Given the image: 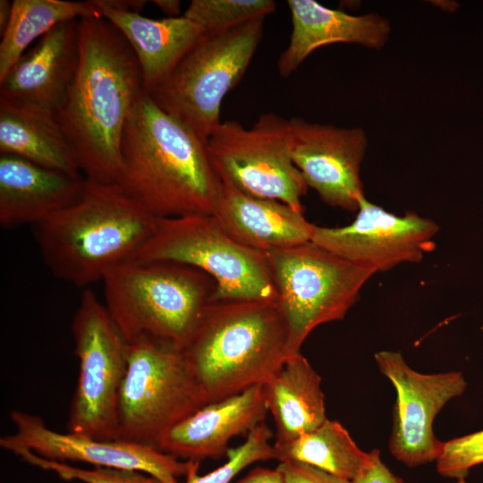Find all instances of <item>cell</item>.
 <instances>
[{"label": "cell", "instance_id": "cell-1", "mask_svg": "<svg viewBox=\"0 0 483 483\" xmlns=\"http://www.w3.org/2000/svg\"><path fill=\"white\" fill-rule=\"evenodd\" d=\"M79 61L55 111L82 175L115 183L128 117L144 91L136 55L123 36L101 16L79 19Z\"/></svg>", "mask_w": 483, "mask_h": 483}, {"label": "cell", "instance_id": "cell-2", "mask_svg": "<svg viewBox=\"0 0 483 483\" xmlns=\"http://www.w3.org/2000/svg\"><path fill=\"white\" fill-rule=\"evenodd\" d=\"M121 157L115 184L154 216L212 215L221 178L207 142L145 90L125 123Z\"/></svg>", "mask_w": 483, "mask_h": 483}, {"label": "cell", "instance_id": "cell-3", "mask_svg": "<svg viewBox=\"0 0 483 483\" xmlns=\"http://www.w3.org/2000/svg\"><path fill=\"white\" fill-rule=\"evenodd\" d=\"M157 222L117 184L86 179L77 202L31 227L50 272L83 287L133 258Z\"/></svg>", "mask_w": 483, "mask_h": 483}, {"label": "cell", "instance_id": "cell-4", "mask_svg": "<svg viewBox=\"0 0 483 483\" xmlns=\"http://www.w3.org/2000/svg\"><path fill=\"white\" fill-rule=\"evenodd\" d=\"M277 301H212L182 349L205 403L264 385L288 357Z\"/></svg>", "mask_w": 483, "mask_h": 483}, {"label": "cell", "instance_id": "cell-5", "mask_svg": "<svg viewBox=\"0 0 483 483\" xmlns=\"http://www.w3.org/2000/svg\"><path fill=\"white\" fill-rule=\"evenodd\" d=\"M106 308L127 343L165 341L183 349L213 301L214 280L183 264L129 259L102 280Z\"/></svg>", "mask_w": 483, "mask_h": 483}, {"label": "cell", "instance_id": "cell-6", "mask_svg": "<svg viewBox=\"0 0 483 483\" xmlns=\"http://www.w3.org/2000/svg\"><path fill=\"white\" fill-rule=\"evenodd\" d=\"M205 404L182 348L148 337L127 343L117 440L158 449L171 428Z\"/></svg>", "mask_w": 483, "mask_h": 483}, {"label": "cell", "instance_id": "cell-7", "mask_svg": "<svg viewBox=\"0 0 483 483\" xmlns=\"http://www.w3.org/2000/svg\"><path fill=\"white\" fill-rule=\"evenodd\" d=\"M133 258L195 267L216 284L213 301H277L267 254L229 236L211 215L157 218Z\"/></svg>", "mask_w": 483, "mask_h": 483}, {"label": "cell", "instance_id": "cell-8", "mask_svg": "<svg viewBox=\"0 0 483 483\" xmlns=\"http://www.w3.org/2000/svg\"><path fill=\"white\" fill-rule=\"evenodd\" d=\"M264 20L204 34L149 94L152 99L207 142L222 123L223 99L244 75L262 39Z\"/></svg>", "mask_w": 483, "mask_h": 483}, {"label": "cell", "instance_id": "cell-9", "mask_svg": "<svg viewBox=\"0 0 483 483\" xmlns=\"http://www.w3.org/2000/svg\"><path fill=\"white\" fill-rule=\"evenodd\" d=\"M288 330V356L319 325L343 319L376 273L309 242L267 252Z\"/></svg>", "mask_w": 483, "mask_h": 483}, {"label": "cell", "instance_id": "cell-10", "mask_svg": "<svg viewBox=\"0 0 483 483\" xmlns=\"http://www.w3.org/2000/svg\"><path fill=\"white\" fill-rule=\"evenodd\" d=\"M72 332L79 377L69 409L68 432L117 440V401L127 368V342L91 290L80 296Z\"/></svg>", "mask_w": 483, "mask_h": 483}, {"label": "cell", "instance_id": "cell-11", "mask_svg": "<svg viewBox=\"0 0 483 483\" xmlns=\"http://www.w3.org/2000/svg\"><path fill=\"white\" fill-rule=\"evenodd\" d=\"M207 147L220 178L243 193L303 212L301 199L309 187L291 157L289 119L267 113L248 129L222 122Z\"/></svg>", "mask_w": 483, "mask_h": 483}, {"label": "cell", "instance_id": "cell-12", "mask_svg": "<svg viewBox=\"0 0 483 483\" xmlns=\"http://www.w3.org/2000/svg\"><path fill=\"white\" fill-rule=\"evenodd\" d=\"M375 360L396 390L389 439L391 453L410 467L436 461L444 442L435 436L433 421L447 402L464 392L467 383L462 373L421 374L411 369L402 353L394 351L378 352Z\"/></svg>", "mask_w": 483, "mask_h": 483}, {"label": "cell", "instance_id": "cell-13", "mask_svg": "<svg viewBox=\"0 0 483 483\" xmlns=\"http://www.w3.org/2000/svg\"><path fill=\"white\" fill-rule=\"evenodd\" d=\"M358 214L348 225L325 227L314 225L311 242L356 265L386 271L399 264L420 261L435 250L438 225L415 212L392 214L369 202L359 201Z\"/></svg>", "mask_w": 483, "mask_h": 483}, {"label": "cell", "instance_id": "cell-14", "mask_svg": "<svg viewBox=\"0 0 483 483\" xmlns=\"http://www.w3.org/2000/svg\"><path fill=\"white\" fill-rule=\"evenodd\" d=\"M15 431L0 438L2 448L16 453L29 450L47 460L77 461L95 467L135 470L163 483H179L185 476L189 461H182L155 447L121 440H99L70 432L60 433L36 416L13 411Z\"/></svg>", "mask_w": 483, "mask_h": 483}, {"label": "cell", "instance_id": "cell-15", "mask_svg": "<svg viewBox=\"0 0 483 483\" xmlns=\"http://www.w3.org/2000/svg\"><path fill=\"white\" fill-rule=\"evenodd\" d=\"M289 127L291 157L308 187L332 207L357 211L365 196L360 177L367 148L364 131L301 117L290 118Z\"/></svg>", "mask_w": 483, "mask_h": 483}, {"label": "cell", "instance_id": "cell-16", "mask_svg": "<svg viewBox=\"0 0 483 483\" xmlns=\"http://www.w3.org/2000/svg\"><path fill=\"white\" fill-rule=\"evenodd\" d=\"M267 411L263 386H251L200 407L171 428L158 449L182 461L221 458L230 440L249 434L264 422Z\"/></svg>", "mask_w": 483, "mask_h": 483}, {"label": "cell", "instance_id": "cell-17", "mask_svg": "<svg viewBox=\"0 0 483 483\" xmlns=\"http://www.w3.org/2000/svg\"><path fill=\"white\" fill-rule=\"evenodd\" d=\"M78 24L59 23L26 51L0 80V97L55 113L77 70Z\"/></svg>", "mask_w": 483, "mask_h": 483}, {"label": "cell", "instance_id": "cell-18", "mask_svg": "<svg viewBox=\"0 0 483 483\" xmlns=\"http://www.w3.org/2000/svg\"><path fill=\"white\" fill-rule=\"evenodd\" d=\"M211 216L234 241L264 253L311 242L314 228L303 212L243 193L223 178Z\"/></svg>", "mask_w": 483, "mask_h": 483}, {"label": "cell", "instance_id": "cell-19", "mask_svg": "<svg viewBox=\"0 0 483 483\" xmlns=\"http://www.w3.org/2000/svg\"><path fill=\"white\" fill-rule=\"evenodd\" d=\"M85 186L83 175L0 154V224L4 228L33 226L77 202Z\"/></svg>", "mask_w": 483, "mask_h": 483}, {"label": "cell", "instance_id": "cell-20", "mask_svg": "<svg viewBox=\"0 0 483 483\" xmlns=\"http://www.w3.org/2000/svg\"><path fill=\"white\" fill-rule=\"evenodd\" d=\"M98 14L126 39L138 60L144 90H156L201 39L202 30L182 16L151 19L91 0Z\"/></svg>", "mask_w": 483, "mask_h": 483}, {"label": "cell", "instance_id": "cell-21", "mask_svg": "<svg viewBox=\"0 0 483 483\" xmlns=\"http://www.w3.org/2000/svg\"><path fill=\"white\" fill-rule=\"evenodd\" d=\"M287 4L292 29L289 44L277 62L283 77L292 74L318 47L352 43L378 49L390 33L388 20L377 13L352 15L314 0H288Z\"/></svg>", "mask_w": 483, "mask_h": 483}, {"label": "cell", "instance_id": "cell-22", "mask_svg": "<svg viewBox=\"0 0 483 483\" xmlns=\"http://www.w3.org/2000/svg\"><path fill=\"white\" fill-rule=\"evenodd\" d=\"M0 154L73 176L82 175L55 112L0 97Z\"/></svg>", "mask_w": 483, "mask_h": 483}, {"label": "cell", "instance_id": "cell-23", "mask_svg": "<svg viewBox=\"0 0 483 483\" xmlns=\"http://www.w3.org/2000/svg\"><path fill=\"white\" fill-rule=\"evenodd\" d=\"M262 386L275 426L274 445L290 443L327 419L321 377L301 352L288 356Z\"/></svg>", "mask_w": 483, "mask_h": 483}, {"label": "cell", "instance_id": "cell-24", "mask_svg": "<svg viewBox=\"0 0 483 483\" xmlns=\"http://www.w3.org/2000/svg\"><path fill=\"white\" fill-rule=\"evenodd\" d=\"M275 459L307 463L352 481L373 462L337 421L326 419L316 429L284 445H274Z\"/></svg>", "mask_w": 483, "mask_h": 483}, {"label": "cell", "instance_id": "cell-25", "mask_svg": "<svg viewBox=\"0 0 483 483\" xmlns=\"http://www.w3.org/2000/svg\"><path fill=\"white\" fill-rule=\"evenodd\" d=\"M100 16L91 1L14 0L0 42V80L30 45L64 21Z\"/></svg>", "mask_w": 483, "mask_h": 483}, {"label": "cell", "instance_id": "cell-26", "mask_svg": "<svg viewBox=\"0 0 483 483\" xmlns=\"http://www.w3.org/2000/svg\"><path fill=\"white\" fill-rule=\"evenodd\" d=\"M275 6L273 0H192L182 15L204 34H216L265 18Z\"/></svg>", "mask_w": 483, "mask_h": 483}, {"label": "cell", "instance_id": "cell-27", "mask_svg": "<svg viewBox=\"0 0 483 483\" xmlns=\"http://www.w3.org/2000/svg\"><path fill=\"white\" fill-rule=\"evenodd\" d=\"M273 431L265 422L247 434L246 440L241 445L228 449L226 462L216 470L205 475H199V462L189 461V468L185 475V483H230L232 479L249 465L275 459Z\"/></svg>", "mask_w": 483, "mask_h": 483}, {"label": "cell", "instance_id": "cell-28", "mask_svg": "<svg viewBox=\"0 0 483 483\" xmlns=\"http://www.w3.org/2000/svg\"><path fill=\"white\" fill-rule=\"evenodd\" d=\"M14 453L28 463L52 471L64 480L83 483H163L149 474L135 470L106 467L84 469L45 459L29 450H19Z\"/></svg>", "mask_w": 483, "mask_h": 483}, {"label": "cell", "instance_id": "cell-29", "mask_svg": "<svg viewBox=\"0 0 483 483\" xmlns=\"http://www.w3.org/2000/svg\"><path fill=\"white\" fill-rule=\"evenodd\" d=\"M436 462L440 475L465 479L472 467L483 463V430L444 442Z\"/></svg>", "mask_w": 483, "mask_h": 483}, {"label": "cell", "instance_id": "cell-30", "mask_svg": "<svg viewBox=\"0 0 483 483\" xmlns=\"http://www.w3.org/2000/svg\"><path fill=\"white\" fill-rule=\"evenodd\" d=\"M277 469L284 483H352L351 480L300 462H280Z\"/></svg>", "mask_w": 483, "mask_h": 483}, {"label": "cell", "instance_id": "cell-31", "mask_svg": "<svg viewBox=\"0 0 483 483\" xmlns=\"http://www.w3.org/2000/svg\"><path fill=\"white\" fill-rule=\"evenodd\" d=\"M373 453L371 465L356 477L352 483H403V480L394 475L381 461L378 450L374 449Z\"/></svg>", "mask_w": 483, "mask_h": 483}, {"label": "cell", "instance_id": "cell-32", "mask_svg": "<svg viewBox=\"0 0 483 483\" xmlns=\"http://www.w3.org/2000/svg\"><path fill=\"white\" fill-rule=\"evenodd\" d=\"M235 483H284V479L277 468L257 467Z\"/></svg>", "mask_w": 483, "mask_h": 483}, {"label": "cell", "instance_id": "cell-33", "mask_svg": "<svg viewBox=\"0 0 483 483\" xmlns=\"http://www.w3.org/2000/svg\"><path fill=\"white\" fill-rule=\"evenodd\" d=\"M152 3L170 17H178L181 11V2L178 0H154Z\"/></svg>", "mask_w": 483, "mask_h": 483}, {"label": "cell", "instance_id": "cell-34", "mask_svg": "<svg viewBox=\"0 0 483 483\" xmlns=\"http://www.w3.org/2000/svg\"><path fill=\"white\" fill-rule=\"evenodd\" d=\"M13 11V2L0 0V34L1 36L7 28L11 20Z\"/></svg>", "mask_w": 483, "mask_h": 483}, {"label": "cell", "instance_id": "cell-35", "mask_svg": "<svg viewBox=\"0 0 483 483\" xmlns=\"http://www.w3.org/2000/svg\"><path fill=\"white\" fill-rule=\"evenodd\" d=\"M454 483H468V482L465 480V479H457V481Z\"/></svg>", "mask_w": 483, "mask_h": 483}]
</instances>
